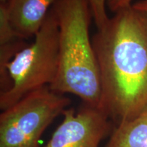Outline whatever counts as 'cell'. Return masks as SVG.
I'll use <instances>...</instances> for the list:
<instances>
[{"instance_id": "obj_9", "label": "cell", "mask_w": 147, "mask_h": 147, "mask_svg": "<svg viewBox=\"0 0 147 147\" xmlns=\"http://www.w3.org/2000/svg\"><path fill=\"white\" fill-rule=\"evenodd\" d=\"M132 0H107V5L112 12H117L121 9L131 5Z\"/></svg>"}, {"instance_id": "obj_7", "label": "cell", "mask_w": 147, "mask_h": 147, "mask_svg": "<svg viewBox=\"0 0 147 147\" xmlns=\"http://www.w3.org/2000/svg\"><path fill=\"white\" fill-rule=\"evenodd\" d=\"M105 147H147V113L115 125Z\"/></svg>"}, {"instance_id": "obj_10", "label": "cell", "mask_w": 147, "mask_h": 147, "mask_svg": "<svg viewBox=\"0 0 147 147\" xmlns=\"http://www.w3.org/2000/svg\"><path fill=\"white\" fill-rule=\"evenodd\" d=\"M133 8L139 12L147 15V0H141L134 4H132Z\"/></svg>"}, {"instance_id": "obj_2", "label": "cell", "mask_w": 147, "mask_h": 147, "mask_svg": "<svg viewBox=\"0 0 147 147\" xmlns=\"http://www.w3.org/2000/svg\"><path fill=\"white\" fill-rule=\"evenodd\" d=\"M52 9L59 27V66L49 86L56 93L75 95L84 104L101 108L100 68L89 36L92 13L88 0H57Z\"/></svg>"}, {"instance_id": "obj_1", "label": "cell", "mask_w": 147, "mask_h": 147, "mask_svg": "<svg viewBox=\"0 0 147 147\" xmlns=\"http://www.w3.org/2000/svg\"><path fill=\"white\" fill-rule=\"evenodd\" d=\"M102 83L101 109L115 125L147 113V15L131 5L92 38Z\"/></svg>"}, {"instance_id": "obj_4", "label": "cell", "mask_w": 147, "mask_h": 147, "mask_svg": "<svg viewBox=\"0 0 147 147\" xmlns=\"http://www.w3.org/2000/svg\"><path fill=\"white\" fill-rule=\"evenodd\" d=\"M70 104L49 86L25 95L0 115V147H39L47 128Z\"/></svg>"}, {"instance_id": "obj_8", "label": "cell", "mask_w": 147, "mask_h": 147, "mask_svg": "<svg viewBox=\"0 0 147 147\" xmlns=\"http://www.w3.org/2000/svg\"><path fill=\"white\" fill-rule=\"evenodd\" d=\"M88 1L97 29L102 28L109 19L106 10L107 0H88Z\"/></svg>"}, {"instance_id": "obj_11", "label": "cell", "mask_w": 147, "mask_h": 147, "mask_svg": "<svg viewBox=\"0 0 147 147\" xmlns=\"http://www.w3.org/2000/svg\"><path fill=\"white\" fill-rule=\"evenodd\" d=\"M7 0H1V3H4V2H6Z\"/></svg>"}, {"instance_id": "obj_5", "label": "cell", "mask_w": 147, "mask_h": 147, "mask_svg": "<svg viewBox=\"0 0 147 147\" xmlns=\"http://www.w3.org/2000/svg\"><path fill=\"white\" fill-rule=\"evenodd\" d=\"M62 115L63 121L45 147H99L115 127L102 109L86 104L78 111L67 108Z\"/></svg>"}, {"instance_id": "obj_3", "label": "cell", "mask_w": 147, "mask_h": 147, "mask_svg": "<svg viewBox=\"0 0 147 147\" xmlns=\"http://www.w3.org/2000/svg\"><path fill=\"white\" fill-rule=\"evenodd\" d=\"M34 41L26 45L8 64L10 86L0 93V108L4 110L29 93L50 86L59 66V27L51 8Z\"/></svg>"}, {"instance_id": "obj_6", "label": "cell", "mask_w": 147, "mask_h": 147, "mask_svg": "<svg viewBox=\"0 0 147 147\" xmlns=\"http://www.w3.org/2000/svg\"><path fill=\"white\" fill-rule=\"evenodd\" d=\"M57 0H7L9 19L24 39L36 36Z\"/></svg>"}]
</instances>
